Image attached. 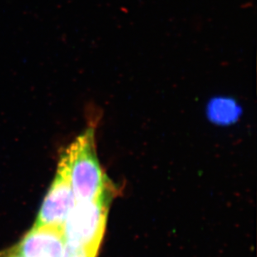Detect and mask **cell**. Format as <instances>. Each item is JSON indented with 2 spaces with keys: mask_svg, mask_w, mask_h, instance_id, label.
Wrapping results in <instances>:
<instances>
[{
  "mask_svg": "<svg viewBox=\"0 0 257 257\" xmlns=\"http://www.w3.org/2000/svg\"><path fill=\"white\" fill-rule=\"evenodd\" d=\"M58 167L68 176L76 202L96 200L112 192L97 159L94 131L91 127L66 148Z\"/></svg>",
  "mask_w": 257,
  "mask_h": 257,
  "instance_id": "1",
  "label": "cell"
},
{
  "mask_svg": "<svg viewBox=\"0 0 257 257\" xmlns=\"http://www.w3.org/2000/svg\"><path fill=\"white\" fill-rule=\"evenodd\" d=\"M109 195L76 202L63 225L66 242L98 251L107 222Z\"/></svg>",
  "mask_w": 257,
  "mask_h": 257,
  "instance_id": "2",
  "label": "cell"
},
{
  "mask_svg": "<svg viewBox=\"0 0 257 257\" xmlns=\"http://www.w3.org/2000/svg\"><path fill=\"white\" fill-rule=\"evenodd\" d=\"M75 204L68 176L63 168L58 167L56 177L44 197L34 226L63 227Z\"/></svg>",
  "mask_w": 257,
  "mask_h": 257,
  "instance_id": "3",
  "label": "cell"
},
{
  "mask_svg": "<svg viewBox=\"0 0 257 257\" xmlns=\"http://www.w3.org/2000/svg\"><path fill=\"white\" fill-rule=\"evenodd\" d=\"M65 243L63 227L34 226L15 246L25 257H62Z\"/></svg>",
  "mask_w": 257,
  "mask_h": 257,
  "instance_id": "4",
  "label": "cell"
},
{
  "mask_svg": "<svg viewBox=\"0 0 257 257\" xmlns=\"http://www.w3.org/2000/svg\"><path fill=\"white\" fill-rule=\"evenodd\" d=\"M206 114L215 123H233L240 117L241 107L235 98L218 96L209 101L206 106Z\"/></svg>",
  "mask_w": 257,
  "mask_h": 257,
  "instance_id": "5",
  "label": "cell"
},
{
  "mask_svg": "<svg viewBox=\"0 0 257 257\" xmlns=\"http://www.w3.org/2000/svg\"><path fill=\"white\" fill-rule=\"evenodd\" d=\"M97 255V250L66 242L62 257H96Z\"/></svg>",
  "mask_w": 257,
  "mask_h": 257,
  "instance_id": "6",
  "label": "cell"
},
{
  "mask_svg": "<svg viewBox=\"0 0 257 257\" xmlns=\"http://www.w3.org/2000/svg\"><path fill=\"white\" fill-rule=\"evenodd\" d=\"M0 257H25L20 254L16 246L0 251Z\"/></svg>",
  "mask_w": 257,
  "mask_h": 257,
  "instance_id": "7",
  "label": "cell"
}]
</instances>
